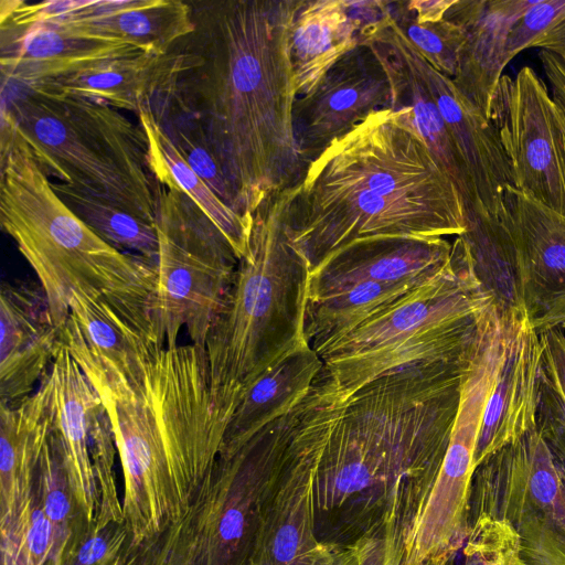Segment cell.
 I'll use <instances>...</instances> for the list:
<instances>
[{"label":"cell","instance_id":"1","mask_svg":"<svg viewBox=\"0 0 565 565\" xmlns=\"http://www.w3.org/2000/svg\"><path fill=\"white\" fill-rule=\"evenodd\" d=\"M302 1L192 4L195 30L177 43L182 70L159 96L198 125L247 218L307 170L294 136L298 94L290 58Z\"/></svg>","mask_w":565,"mask_h":565},{"label":"cell","instance_id":"2","mask_svg":"<svg viewBox=\"0 0 565 565\" xmlns=\"http://www.w3.org/2000/svg\"><path fill=\"white\" fill-rule=\"evenodd\" d=\"M285 232L310 273L369 238L460 236L462 198L404 109L370 115L281 191Z\"/></svg>","mask_w":565,"mask_h":565},{"label":"cell","instance_id":"3","mask_svg":"<svg viewBox=\"0 0 565 565\" xmlns=\"http://www.w3.org/2000/svg\"><path fill=\"white\" fill-rule=\"evenodd\" d=\"M309 265L285 232L281 192L269 194L253 214L247 253L204 345L217 405L234 413L266 370L309 345Z\"/></svg>","mask_w":565,"mask_h":565},{"label":"cell","instance_id":"4","mask_svg":"<svg viewBox=\"0 0 565 565\" xmlns=\"http://www.w3.org/2000/svg\"><path fill=\"white\" fill-rule=\"evenodd\" d=\"M0 223L36 275L62 329L74 294L151 290L156 266L100 238L58 196L1 106Z\"/></svg>","mask_w":565,"mask_h":565},{"label":"cell","instance_id":"5","mask_svg":"<svg viewBox=\"0 0 565 565\" xmlns=\"http://www.w3.org/2000/svg\"><path fill=\"white\" fill-rule=\"evenodd\" d=\"M2 94L18 134L49 174L156 223L161 185L150 166L148 140L105 104L47 89Z\"/></svg>","mask_w":565,"mask_h":565},{"label":"cell","instance_id":"6","mask_svg":"<svg viewBox=\"0 0 565 565\" xmlns=\"http://www.w3.org/2000/svg\"><path fill=\"white\" fill-rule=\"evenodd\" d=\"M492 305L456 236L451 265L324 349L322 372L352 392L401 366L461 356L478 343Z\"/></svg>","mask_w":565,"mask_h":565},{"label":"cell","instance_id":"7","mask_svg":"<svg viewBox=\"0 0 565 565\" xmlns=\"http://www.w3.org/2000/svg\"><path fill=\"white\" fill-rule=\"evenodd\" d=\"M156 228L159 253L150 311L167 347L184 329L205 341L233 282L239 258L200 207L183 192L161 185Z\"/></svg>","mask_w":565,"mask_h":565},{"label":"cell","instance_id":"8","mask_svg":"<svg viewBox=\"0 0 565 565\" xmlns=\"http://www.w3.org/2000/svg\"><path fill=\"white\" fill-rule=\"evenodd\" d=\"M479 514L512 526L526 565H565V467L536 428L476 468L469 520Z\"/></svg>","mask_w":565,"mask_h":565},{"label":"cell","instance_id":"9","mask_svg":"<svg viewBox=\"0 0 565 565\" xmlns=\"http://www.w3.org/2000/svg\"><path fill=\"white\" fill-rule=\"evenodd\" d=\"M501 359L498 344L484 343L471 362L441 466L405 532L404 565H447L466 542L479 431Z\"/></svg>","mask_w":565,"mask_h":565},{"label":"cell","instance_id":"10","mask_svg":"<svg viewBox=\"0 0 565 565\" xmlns=\"http://www.w3.org/2000/svg\"><path fill=\"white\" fill-rule=\"evenodd\" d=\"M151 291L73 295L61 341L98 396L135 386L167 347L150 311Z\"/></svg>","mask_w":565,"mask_h":565},{"label":"cell","instance_id":"11","mask_svg":"<svg viewBox=\"0 0 565 565\" xmlns=\"http://www.w3.org/2000/svg\"><path fill=\"white\" fill-rule=\"evenodd\" d=\"M512 185L565 215V146L547 83L530 66L503 74L490 102Z\"/></svg>","mask_w":565,"mask_h":565},{"label":"cell","instance_id":"12","mask_svg":"<svg viewBox=\"0 0 565 565\" xmlns=\"http://www.w3.org/2000/svg\"><path fill=\"white\" fill-rule=\"evenodd\" d=\"M392 105V82L383 57L373 46L359 43L294 104V136L306 168L370 115Z\"/></svg>","mask_w":565,"mask_h":565},{"label":"cell","instance_id":"13","mask_svg":"<svg viewBox=\"0 0 565 565\" xmlns=\"http://www.w3.org/2000/svg\"><path fill=\"white\" fill-rule=\"evenodd\" d=\"M498 217L513 246L530 323L539 334L565 332V215L508 185Z\"/></svg>","mask_w":565,"mask_h":565},{"label":"cell","instance_id":"14","mask_svg":"<svg viewBox=\"0 0 565 565\" xmlns=\"http://www.w3.org/2000/svg\"><path fill=\"white\" fill-rule=\"evenodd\" d=\"M501 317L503 354L482 416L476 468L536 426L542 361L540 334L525 313Z\"/></svg>","mask_w":565,"mask_h":565},{"label":"cell","instance_id":"15","mask_svg":"<svg viewBox=\"0 0 565 565\" xmlns=\"http://www.w3.org/2000/svg\"><path fill=\"white\" fill-rule=\"evenodd\" d=\"M0 403L15 404L33 393L62 344L41 286L2 281L0 288Z\"/></svg>","mask_w":565,"mask_h":565},{"label":"cell","instance_id":"16","mask_svg":"<svg viewBox=\"0 0 565 565\" xmlns=\"http://www.w3.org/2000/svg\"><path fill=\"white\" fill-rule=\"evenodd\" d=\"M405 42L468 171L480 207L498 217L512 177L492 122L458 90L450 77L426 61L406 35Z\"/></svg>","mask_w":565,"mask_h":565},{"label":"cell","instance_id":"17","mask_svg":"<svg viewBox=\"0 0 565 565\" xmlns=\"http://www.w3.org/2000/svg\"><path fill=\"white\" fill-rule=\"evenodd\" d=\"M452 260L445 237H380L352 243L310 273L309 300L364 282H401L436 276Z\"/></svg>","mask_w":565,"mask_h":565},{"label":"cell","instance_id":"18","mask_svg":"<svg viewBox=\"0 0 565 565\" xmlns=\"http://www.w3.org/2000/svg\"><path fill=\"white\" fill-rule=\"evenodd\" d=\"M143 53L127 43L77 38L52 23L1 25L2 86L32 87Z\"/></svg>","mask_w":565,"mask_h":565},{"label":"cell","instance_id":"19","mask_svg":"<svg viewBox=\"0 0 565 565\" xmlns=\"http://www.w3.org/2000/svg\"><path fill=\"white\" fill-rule=\"evenodd\" d=\"M532 3L531 0H455L445 14L466 35L452 82L487 117L494 89L508 65L509 31Z\"/></svg>","mask_w":565,"mask_h":565},{"label":"cell","instance_id":"20","mask_svg":"<svg viewBox=\"0 0 565 565\" xmlns=\"http://www.w3.org/2000/svg\"><path fill=\"white\" fill-rule=\"evenodd\" d=\"M183 62V53L175 44L163 55L143 53L125 57L26 88L73 94L137 115L169 89Z\"/></svg>","mask_w":565,"mask_h":565},{"label":"cell","instance_id":"21","mask_svg":"<svg viewBox=\"0 0 565 565\" xmlns=\"http://www.w3.org/2000/svg\"><path fill=\"white\" fill-rule=\"evenodd\" d=\"M307 471L287 450L279 484L266 507L250 552L252 565H311L320 545Z\"/></svg>","mask_w":565,"mask_h":565},{"label":"cell","instance_id":"22","mask_svg":"<svg viewBox=\"0 0 565 565\" xmlns=\"http://www.w3.org/2000/svg\"><path fill=\"white\" fill-rule=\"evenodd\" d=\"M52 24L77 38L127 43L156 55L169 53L195 30L192 4L179 0H122L102 15Z\"/></svg>","mask_w":565,"mask_h":565},{"label":"cell","instance_id":"23","mask_svg":"<svg viewBox=\"0 0 565 565\" xmlns=\"http://www.w3.org/2000/svg\"><path fill=\"white\" fill-rule=\"evenodd\" d=\"M320 356L302 347L266 370L245 392L225 431L221 454H230L266 425L294 409L322 371Z\"/></svg>","mask_w":565,"mask_h":565},{"label":"cell","instance_id":"24","mask_svg":"<svg viewBox=\"0 0 565 565\" xmlns=\"http://www.w3.org/2000/svg\"><path fill=\"white\" fill-rule=\"evenodd\" d=\"M362 23L347 0H303L296 13L290 58L297 94H308L324 74L359 44Z\"/></svg>","mask_w":565,"mask_h":565},{"label":"cell","instance_id":"25","mask_svg":"<svg viewBox=\"0 0 565 565\" xmlns=\"http://www.w3.org/2000/svg\"><path fill=\"white\" fill-rule=\"evenodd\" d=\"M136 116L147 136L150 166L158 183L189 196L221 231L238 258L245 256L253 218L236 213L190 168L151 107Z\"/></svg>","mask_w":565,"mask_h":565},{"label":"cell","instance_id":"26","mask_svg":"<svg viewBox=\"0 0 565 565\" xmlns=\"http://www.w3.org/2000/svg\"><path fill=\"white\" fill-rule=\"evenodd\" d=\"M436 276L401 282L364 281L308 301L306 315L308 344L319 355L334 341Z\"/></svg>","mask_w":565,"mask_h":565},{"label":"cell","instance_id":"27","mask_svg":"<svg viewBox=\"0 0 565 565\" xmlns=\"http://www.w3.org/2000/svg\"><path fill=\"white\" fill-rule=\"evenodd\" d=\"M52 186L100 238L121 252L137 253L156 266L159 242L154 223L68 183L52 181Z\"/></svg>","mask_w":565,"mask_h":565},{"label":"cell","instance_id":"28","mask_svg":"<svg viewBox=\"0 0 565 565\" xmlns=\"http://www.w3.org/2000/svg\"><path fill=\"white\" fill-rule=\"evenodd\" d=\"M542 361L536 430L555 458L565 467V332L540 334Z\"/></svg>","mask_w":565,"mask_h":565},{"label":"cell","instance_id":"29","mask_svg":"<svg viewBox=\"0 0 565 565\" xmlns=\"http://www.w3.org/2000/svg\"><path fill=\"white\" fill-rule=\"evenodd\" d=\"M388 10L406 38L438 72L455 77L459 55L466 40L460 25L444 18L435 22L417 23L402 1L387 2Z\"/></svg>","mask_w":565,"mask_h":565},{"label":"cell","instance_id":"30","mask_svg":"<svg viewBox=\"0 0 565 565\" xmlns=\"http://www.w3.org/2000/svg\"><path fill=\"white\" fill-rule=\"evenodd\" d=\"M530 47L565 58V0L533 1L513 23L505 46L508 63Z\"/></svg>","mask_w":565,"mask_h":565},{"label":"cell","instance_id":"31","mask_svg":"<svg viewBox=\"0 0 565 565\" xmlns=\"http://www.w3.org/2000/svg\"><path fill=\"white\" fill-rule=\"evenodd\" d=\"M462 565H526L512 526L487 514L470 518Z\"/></svg>","mask_w":565,"mask_h":565},{"label":"cell","instance_id":"32","mask_svg":"<svg viewBox=\"0 0 565 565\" xmlns=\"http://www.w3.org/2000/svg\"><path fill=\"white\" fill-rule=\"evenodd\" d=\"M405 525L387 520L352 543L356 565H404Z\"/></svg>","mask_w":565,"mask_h":565},{"label":"cell","instance_id":"33","mask_svg":"<svg viewBox=\"0 0 565 565\" xmlns=\"http://www.w3.org/2000/svg\"><path fill=\"white\" fill-rule=\"evenodd\" d=\"M539 58L553 100L565 111V58L543 50Z\"/></svg>","mask_w":565,"mask_h":565},{"label":"cell","instance_id":"34","mask_svg":"<svg viewBox=\"0 0 565 565\" xmlns=\"http://www.w3.org/2000/svg\"><path fill=\"white\" fill-rule=\"evenodd\" d=\"M52 534V522L43 511L36 510L32 514L26 530V545L34 556H41L49 547Z\"/></svg>","mask_w":565,"mask_h":565},{"label":"cell","instance_id":"35","mask_svg":"<svg viewBox=\"0 0 565 565\" xmlns=\"http://www.w3.org/2000/svg\"><path fill=\"white\" fill-rule=\"evenodd\" d=\"M454 2L455 0H411L402 1V4L417 23H425L444 19Z\"/></svg>","mask_w":565,"mask_h":565},{"label":"cell","instance_id":"36","mask_svg":"<svg viewBox=\"0 0 565 565\" xmlns=\"http://www.w3.org/2000/svg\"><path fill=\"white\" fill-rule=\"evenodd\" d=\"M311 565H356L352 544L343 547L334 543L321 542Z\"/></svg>","mask_w":565,"mask_h":565},{"label":"cell","instance_id":"37","mask_svg":"<svg viewBox=\"0 0 565 565\" xmlns=\"http://www.w3.org/2000/svg\"><path fill=\"white\" fill-rule=\"evenodd\" d=\"M106 550V541L103 537L95 536L81 547L78 552V563L81 565H93L105 555Z\"/></svg>","mask_w":565,"mask_h":565},{"label":"cell","instance_id":"38","mask_svg":"<svg viewBox=\"0 0 565 565\" xmlns=\"http://www.w3.org/2000/svg\"><path fill=\"white\" fill-rule=\"evenodd\" d=\"M556 117H557L558 126H559L562 135H563V140H564V146H565V111L563 109H561L557 105H556Z\"/></svg>","mask_w":565,"mask_h":565}]
</instances>
